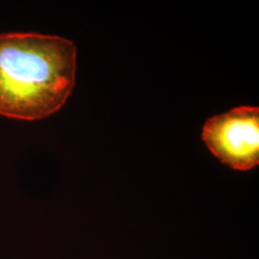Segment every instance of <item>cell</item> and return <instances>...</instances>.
<instances>
[{
	"label": "cell",
	"mask_w": 259,
	"mask_h": 259,
	"mask_svg": "<svg viewBox=\"0 0 259 259\" xmlns=\"http://www.w3.org/2000/svg\"><path fill=\"white\" fill-rule=\"evenodd\" d=\"M202 139L220 161L247 171L259 163V109L239 107L209 118Z\"/></svg>",
	"instance_id": "7a4b0ae2"
},
{
	"label": "cell",
	"mask_w": 259,
	"mask_h": 259,
	"mask_svg": "<svg viewBox=\"0 0 259 259\" xmlns=\"http://www.w3.org/2000/svg\"><path fill=\"white\" fill-rule=\"evenodd\" d=\"M77 49L65 37L0 34V115L39 120L65 105L76 81Z\"/></svg>",
	"instance_id": "6da1fadb"
}]
</instances>
